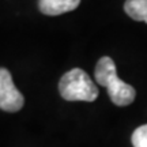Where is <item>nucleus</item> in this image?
<instances>
[{
    "mask_svg": "<svg viewBox=\"0 0 147 147\" xmlns=\"http://www.w3.org/2000/svg\"><path fill=\"white\" fill-rule=\"evenodd\" d=\"M80 4V0H40L38 8L45 15H61L74 11Z\"/></svg>",
    "mask_w": 147,
    "mask_h": 147,
    "instance_id": "4",
    "label": "nucleus"
},
{
    "mask_svg": "<svg viewBox=\"0 0 147 147\" xmlns=\"http://www.w3.org/2000/svg\"><path fill=\"white\" fill-rule=\"evenodd\" d=\"M95 80L100 86H104L108 90L110 101L117 106H127L132 104L136 91L131 84L123 82L117 76L116 64L108 56H104L98 60L95 65Z\"/></svg>",
    "mask_w": 147,
    "mask_h": 147,
    "instance_id": "1",
    "label": "nucleus"
},
{
    "mask_svg": "<svg viewBox=\"0 0 147 147\" xmlns=\"http://www.w3.org/2000/svg\"><path fill=\"white\" fill-rule=\"evenodd\" d=\"M124 10L134 21L147 23V0H127Z\"/></svg>",
    "mask_w": 147,
    "mask_h": 147,
    "instance_id": "5",
    "label": "nucleus"
},
{
    "mask_svg": "<svg viewBox=\"0 0 147 147\" xmlns=\"http://www.w3.org/2000/svg\"><path fill=\"white\" fill-rule=\"evenodd\" d=\"M59 91L65 101L93 102L98 97V87L80 68H74L64 74L59 82Z\"/></svg>",
    "mask_w": 147,
    "mask_h": 147,
    "instance_id": "2",
    "label": "nucleus"
},
{
    "mask_svg": "<svg viewBox=\"0 0 147 147\" xmlns=\"http://www.w3.org/2000/svg\"><path fill=\"white\" fill-rule=\"evenodd\" d=\"M25 104V98L15 87L8 69L0 68V109L5 112H18Z\"/></svg>",
    "mask_w": 147,
    "mask_h": 147,
    "instance_id": "3",
    "label": "nucleus"
},
{
    "mask_svg": "<svg viewBox=\"0 0 147 147\" xmlns=\"http://www.w3.org/2000/svg\"><path fill=\"white\" fill-rule=\"evenodd\" d=\"M131 140L134 147H147V124L140 125L134 131Z\"/></svg>",
    "mask_w": 147,
    "mask_h": 147,
    "instance_id": "6",
    "label": "nucleus"
}]
</instances>
